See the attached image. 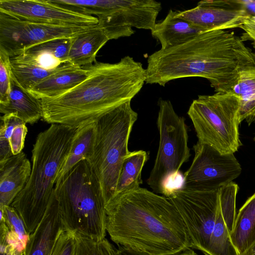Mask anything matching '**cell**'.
Here are the masks:
<instances>
[{
    "label": "cell",
    "instance_id": "obj_1",
    "mask_svg": "<svg viewBox=\"0 0 255 255\" xmlns=\"http://www.w3.org/2000/svg\"><path fill=\"white\" fill-rule=\"evenodd\" d=\"M106 231L118 247L142 255H177L191 248L179 212L168 198L140 187L106 205Z\"/></svg>",
    "mask_w": 255,
    "mask_h": 255
},
{
    "label": "cell",
    "instance_id": "obj_2",
    "mask_svg": "<svg viewBox=\"0 0 255 255\" xmlns=\"http://www.w3.org/2000/svg\"><path fill=\"white\" fill-rule=\"evenodd\" d=\"M146 84L165 86L177 79L206 78L216 93L230 92L240 71L255 65V55L234 32L213 30L202 32L180 45L150 55Z\"/></svg>",
    "mask_w": 255,
    "mask_h": 255
},
{
    "label": "cell",
    "instance_id": "obj_3",
    "mask_svg": "<svg viewBox=\"0 0 255 255\" xmlns=\"http://www.w3.org/2000/svg\"><path fill=\"white\" fill-rule=\"evenodd\" d=\"M80 84L56 97L43 99L42 120L48 124L78 128L96 122L131 101L146 82V69L129 56L115 63L95 62Z\"/></svg>",
    "mask_w": 255,
    "mask_h": 255
},
{
    "label": "cell",
    "instance_id": "obj_4",
    "mask_svg": "<svg viewBox=\"0 0 255 255\" xmlns=\"http://www.w3.org/2000/svg\"><path fill=\"white\" fill-rule=\"evenodd\" d=\"M77 129L51 124L36 137L31 151L30 177L10 205L21 217L30 234L41 222L53 200L55 180Z\"/></svg>",
    "mask_w": 255,
    "mask_h": 255
},
{
    "label": "cell",
    "instance_id": "obj_5",
    "mask_svg": "<svg viewBox=\"0 0 255 255\" xmlns=\"http://www.w3.org/2000/svg\"><path fill=\"white\" fill-rule=\"evenodd\" d=\"M54 195L64 229L97 240L105 238L106 203L88 160L78 162L55 184Z\"/></svg>",
    "mask_w": 255,
    "mask_h": 255
},
{
    "label": "cell",
    "instance_id": "obj_6",
    "mask_svg": "<svg viewBox=\"0 0 255 255\" xmlns=\"http://www.w3.org/2000/svg\"><path fill=\"white\" fill-rule=\"evenodd\" d=\"M137 117L128 101L95 122L93 153L88 161L99 181L106 205L115 195L124 160L130 152L128 140Z\"/></svg>",
    "mask_w": 255,
    "mask_h": 255
},
{
    "label": "cell",
    "instance_id": "obj_7",
    "mask_svg": "<svg viewBox=\"0 0 255 255\" xmlns=\"http://www.w3.org/2000/svg\"><path fill=\"white\" fill-rule=\"evenodd\" d=\"M239 100L233 92L199 95L187 114L198 140L222 154L234 153L242 145L239 138Z\"/></svg>",
    "mask_w": 255,
    "mask_h": 255
},
{
    "label": "cell",
    "instance_id": "obj_8",
    "mask_svg": "<svg viewBox=\"0 0 255 255\" xmlns=\"http://www.w3.org/2000/svg\"><path fill=\"white\" fill-rule=\"evenodd\" d=\"M158 104L159 147L147 183L154 192L162 194L165 180L179 171L191 154L185 119L177 115L170 101L160 99Z\"/></svg>",
    "mask_w": 255,
    "mask_h": 255
},
{
    "label": "cell",
    "instance_id": "obj_9",
    "mask_svg": "<svg viewBox=\"0 0 255 255\" xmlns=\"http://www.w3.org/2000/svg\"><path fill=\"white\" fill-rule=\"evenodd\" d=\"M218 190L198 191L182 188L168 198L186 227L191 249L206 253L214 228L219 204Z\"/></svg>",
    "mask_w": 255,
    "mask_h": 255
},
{
    "label": "cell",
    "instance_id": "obj_10",
    "mask_svg": "<svg viewBox=\"0 0 255 255\" xmlns=\"http://www.w3.org/2000/svg\"><path fill=\"white\" fill-rule=\"evenodd\" d=\"M193 147L195 156L184 173L183 188L198 191L218 190L240 175L242 168L233 153L222 154L199 140Z\"/></svg>",
    "mask_w": 255,
    "mask_h": 255
},
{
    "label": "cell",
    "instance_id": "obj_11",
    "mask_svg": "<svg viewBox=\"0 0 255 255\" xmlns=\"http://www.w3.org/2000/svg\"><path fill=\"white\" fill-rule=\"evenodd\" d=\"M90 27L37 22L0 12V49L11 57L51 39L73 37Z\"/></svg>",
    "mask_w": 255,
    "mask_h": 255
},
{
    "label": "cell",
    "instance_id": "obj_12",
    "mask_svg": "<svg viewBox=\"0 0 255 255\" xmlns=\"http://www.w3.org/2000/svg\"><path fill=\"white\" fill-rule=\"evenodd\" d=\"M105 12L97 17L109 40L129 37L132 28L153 30L161 3L155 0H107Z\"/></svg>",
    "mask_w": 255,
    "mask_h": 255
},
{
    "label": "cell",
    "instance_id": "obj_13",
    "mask_svg": "<svg viewBox=\"0 0 255 255\" xmlns=\"http://www.w3.org/2000/svg\"><path fill=\"white\" fill-rule=\"evenodd\" d=\"M0 12L22 20L63 25L93 26L97 17L50 0H0Z\"/></svg>",
    "mask_w": 255,
    "mask_h": 255
},
{
    "label": "cell",
    "instance_id": "obj_14",
    "mask_svg": "<svg viewBox=\"0 0 255 255\" xmlns=\"http://www.w3.org/2000/svg\"><path fill=\"white\" fill-rule=\"evenodd\" d=\"M176 16L207 30L240 27L251 16L244 10L209 5L204 0L194 8L176 11Z\"/></svg>",
    "mask_w": 255,
    "mask_h": 255
},
{
    "label": "cell",
    "instance_id": "obj_15",
    "mask_svg": "<svg viewBox=\"0 0 255 255\" xmlns=\"http://www.w3.org/2000/svg\"><path fill=\"white\" fill-rule=\"evenodd\" d=\"M31 165L23 152L0 163V205L10 206L30 177Z\"/></svg>",
    "mask_w": 255,
    "mask_h": 255
},
{
    "label": "cell",
    "instance_id": "obj_16",
    "mask_svg": "<svg viewBox=\"0 0 255 255\" xmlns=\"http://www.w3.org/2000/svg\"><path fill=\"white\" fill-rule=\"evenodd\" d=\"M88 76V71L85 67L67 62L58 67L53 73L28 92L40 100L56 97L80 84Z\"/></svg>",
    "mask_w": 255,
    "mask_h": 255
},
{
    "label": "cell",
    "instance_id": "obj_17",
    "mask_svg": "<svg viewBox=\"0 0 255 255\" xmlns=\"http://www.w3.org/2000/svg\"><path fill=\"white\" fill-rule=\"evenodd\" d=\"M72 38L51 39L28 48L14 56L45 69L54 70L68 62Z\"/></svg>",
    "mask_w": 255,
    "mask_h": 255
},
{
    "label": "cell",
    "instance_id": "obj_18",
    "mask_svg": "<svg viewBox=\"0 0 255 255\" xmlns=\"http://www.w3.org/2000/svg\"><path fill=\"white\" fill-rule=\"evenodd\" d=\"M207 31L209 30L177 16L176 11L171 9L151 32L160 43L161 49H164L182 44Z\"/></svg>",
    "mask_w": 255,
    "mask_h": 255
},
{
    "label": "cell",
    "instance_id": "obj_19",
    "mask_svg": "<svg viewBox=\"0 0 255 255\" xmlns=\"http://www.w3.org/2000/svg\"><path fill=\"white\" fill-rule=\"evenodd\" d=\"M63 228L55 197L41 222L30 234L25 255H50L56 239Z\"/></svg>",
    "mask_w": 255,
    "mask_h": 255
},
{
    "label": "cell",
    "instance_id": "obj_20",
    "mask_svg": "<svg viewBox=\"0 0 255 255\" xmlns=\"http://www.w3.org/2000/svg\"><path fill=\"white\" fill-rule=\"evenodd\" d=\"M109 39L98 24L72 38L68 62L78 67L93 64L98 51Z\"/></svg>",
    "mask_w": 255,
    "mask_h": 255
},
{
    "label": "cell",
    "instance_id": "obj_21",
    "mask_svg": "<svg viewBox=\"0 0 255 255\" xmlns=\"http://www.w3.org/2000/svg\"><path fill=\"white\" fill-rule=\"evenodd\" d=\"M3 115H16L26 124H33L43 118L41 100L19 86L12 79L8 102L0 105Z\"/></svg>",
    "mask_w": 255,
    "mask_h": 255
},
{
    "label": "cell",
    "instance_id": "obj_22",
    "mask_svg": "<svg viewBox=\"0 0 255 255\" xmlns=\"http://www.w3.org/2000/svg\"><path fill=\"white\" fill-rule=\"evenodd\" d=\"M0 242L10 245L17 254L24 252L29 239L21 217L11 206L0 205Z\"/></svg>",
    "mask_w": 255,
    "mask_h": 255
},
{
    "label": "cell",
    "instance_id": "obj_23",
    "mask_svg": "<svg viewBox=\"0 0 255 255\" xmlns=\"http://www.w3.org/2000/svg\"><path fill=\"white\" fill-rule=\"evenodd\" d=\"M230 237L239 255L255 242V193L239 210Z\"/></svg>",
    "mask_w": 255,
    "mask_h": 255
},
{
    "label": "cell",
    "instance_id": "obj_24",
    "mask_svg": "<svg viewBox=\"0 0 255 255\" xmlns=\"http://www.w3.org/2000/svg\"><path fill=\"white\" fill-rule=\"evenodd\" d=\"M95 136V123L77 128L68 155L56 177L55 185L78 162L91 158L93 153Z\"/></svg>",
    "mask_w": 255,
    "mask_h": 255
},
{
    "label": "cell",
    "instance_id": "obj_25",
    "mask_svg": "<svg viewBox=\"0 0 255 255\" xmlns=\"http://www.w3.org/2000/svg\"><path fill=\"white\" fill-rule=\"evenodd\" d=\"M232 92L239 100V121L246 120L250 125L255 122V65L241 70Z\"/></svg>",
    "mask_w": 255,
    "mask_h": 255
},
{
    "label": "cell",
    "instance_id": "obj_26",
    "mask_svg": "<svg viewBox=\"0 0 255 255\" xmlns=\"http://www.w3.org/2000/svg\"><path fill=\"white\" fill-rule=\"evenodd\" d=\"M147 159L148 155L145 151L129 152L124 160L114 197L140 187L142 182L141 171Z\"/></svg>",
    "mask_w": 255,
    "mask_h": 255
},
{
    "label": "cell",
    "instance_id": "obj_27",
    "mask_svg": "<svg viewBox=\"0 0 255 255\" xmlns=\"http://www.w3.org/2000/svg\"><path fill=\"white\" fill-rule=\"evenodd\" d=\"M10 63L12 79L19 86L27 91L58 68L51 70L45 69L14 56L10 57Z\"/></svg>",
    "mask_w": 255,
    "mask_h": 255
},
{
    "label": "cell",
    "instance_id": "obj_28",
    "mask_svg": "<svg viewBox=\"0 0 255 255\" xmlns=\"http://www.w3.org/2000/svg\"><path fill=\"white\" fill-rule=\"evenodd\" d=\"M26 123L16 115H3L0 118V137L9 143L13 155L21 152L27 132Z\"/></svg>",
    "mask_w": 255,
    "mask_h": 255
},
{
    "label": "cell",
    "instance_id": "obj_29",
    "mask_svg": "<svg viewBox=\"0 0 255 255\" xmlns=\"http://www.w3.org/2000/svg\"><path fill=\"white\" fill-rule=\"evenodd\" d=\"M205 255H239L233 245L219 204L215 224Z\"/></svg>",
    "mask_w": 255,
    "mask_h": 255
},
{
    "label": "cell",
    "instance_id": "obj_30",
    "mask_svg": "<svg viewBox=\"0 0 255 255\" xmlns=\"http://www.w3.org/2000/svg\"><path fill=\"white\" fill-rule=\"evenodd\" d=\"M238 190V185L232 182L219 191L221 214L229 234L232 231L236 217V200Z\"/></svg>",
    "mask_w": 255,
    "mask_h": 255
},
{
    "label": "cell",
    "instance_id": "obj_31",
    "mask_svg": "<svg viewBox=\"0 0 255 255\" xmlns=\"http://www.w3.org/2000/svg\"><path fill=\"white\" fill-rule=\"evenodd\" d=\"M75 255H111L112 244L106 239L97 240L74 232Z\"/></svg>",
    "mask_w": 255,
    "mask_h": 255
},
{
    "label": "cell",
    "instance_id": "obj_32",
    "mask_svg": "<svg viewBox=\"0 0 255 255\" xmlns=\"http://www.w3.org/2000/svg\"><path fill=\"white\" fill-rule=\"evenodd\" d=\"M11 79L10 57L0 49V105L8 102Z\"/></svg>",
    "mask_w": 255,
    "mask_h": 255
},
{
    "label": "cell",
    "instance_id": "obj_33",
    "mask_svg": "<svg viewBox=\"0 0 255 255\" xmlns=\"http://www.w3.org/2000/svg\"><path fill=\"white\" fill-rule=\"evenodd\" d=\"M74 232L63 228L60 232L50 255H75Z\"/></svg>",
    "mask_w": 255,
    "mask_h": 255
},
{
    "label": "cell",
    "instance_id": "obj_34",
    "mask_svg": "<svg viewBox=\"0 0 255 255\" xmlns=\"http://www.w3.org/2000/svg\"><path fill=\"white\" fill-rule=\"evenodd\" d=\"M184 175L179 171L171 175L165 180L162 189V194L168 197L173 192L183 187Z\"/></svg>",
    "mask_w": 255,
    "mask_h": 255
},
{
    "label": "cell",
    "instance_id": "obj_35",
    "mask_svg": "<svg viewBox=\"0 0 255 255\" xmlns=\"http://www.w3.org/2000/svg\"><path fill=\"white\" fill-rule=\"evenodd\" d=\"M245 31L242 40L249 39L255 42V16L251 17L245 21L243 24L240 27Z\"/></svg>",
    "mask_w": 255,
    "mask_h": 255
},
{
    "label": "cell",
    "instance_id": "obj_36",
    "mask_svg": "<svg viewBox=\"0 0 255 255\" xmlns=\"http://www.w3.org/2000/svg\"><path fill=\"white\" fill-rule=\"evenodd\" d=\"M242 9L246 11L251 17L255 16V0H243Z\"/></svg>",
    "mask_w": 255,
    "mask_h": 255
},
{
    "label": "cell",
    "instance_id": "obj_37",
    "mask_svg": "<svg viewBox=\"0 0 255 255\" xmlns=\"http://www.w3.org/2000/svg\"><path fill=\"white\" fill-rule=\"evenodd\" d=\"M111 255H142L129 250L119 247L117 249L112 245Z\"/></svg>",
    "mask_w": 255,
    "mask_h": 255
},
{
    "label": "cell",
    "instance_id": "obj_38",
    "mask_svg": "<svg viewBox=\"0 0 255 255\" xmlns=\"http://www.w3.org/2000/svg\"><path fill=\"white\" fill-rule=\"evenodd\" d=\"M0 255H13L14 250L5 243L0 242Z\"/></svg>",
    "mask_w": 255,
    "mask_h": 255
},
{
    "label": "cell",
    "instance_id": "obj_39",
    "mask_svg": "<svg viewBox=\"0 0 255 255\" xmlns=\"http://www.w3.org/2000/svg\"><path fill=\"white\" fill-rule=\"evenodd\" d=\"M240 255H255V242L246 252Z\"/></svg>",
    "mask_w": 255,
    "mask_h": 255
},
{
    "label": "cell",
    "instance_id": "obj_40",
    "mask_svg": "<svg viewBox=\"0 0 255 255\" xmlns=\"http://www.w3.org/2000/svg\"><path fill=\"white\" fill-rule=\"evenodd\" d=\"M177 255H197V254L191 249L186 250Z\"/></svg>",
    "mask_w": 255,
    "mask_h": 255
},
{
    "label": "cell",
    "instance_id": "obj_41",
    "mask_svg": "<svg viewBox=\"0 0 255 255\" xmlns=\"http://www.w3.org/2000/svg\"><path fill=\"white\" fill-rule=\"evenodd\" d=\"M13 255H25L24 252L20 254H17L15 252H14L13 254Z\"/></svg>",
    "mask_w": 255,
    "mask_h": 255
},
{
    "label": "cell",
    "instance_id": "obj_42",
    "mask_svg": "<svg viewBox=\"0 0 255 255\" xmlns=\"http://www.w3.org/2000/svg\"><path fill=\"white\" fill-rule=\"evenodd\" d=\"M254 140L255 141V137H254Z\"/></svg>",
    "mask_w": 255,
    "mask_h": 255
}]
</instances>
